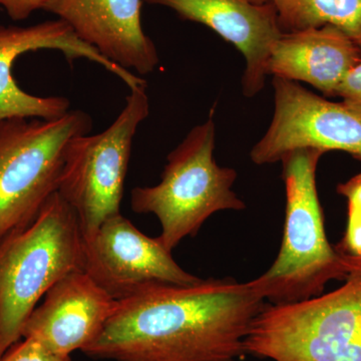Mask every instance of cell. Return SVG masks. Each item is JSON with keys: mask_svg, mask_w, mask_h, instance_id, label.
Instances as JSON below:
<instances>
[{"mask_svg": "<svg viewBox=\"0 0 361 361\" xmlns=\"http://www.w3.org/2000/svg\"><path fill=\"white\" fill-rule=\"evenodd\" d=\"M84 271L116 301L157 285L185 286L201 280L180 268L160 240L145 235L122 214L84 238Z\"/></svg>", "mask_w": 361, "mask_h": 361, "instance_id": "obj_9", "label": "cell"}, {"mask_svg": "<svg viewBox=\"0 0 361 361\" xmlns=\"http://www.w3.org/2000/svg\"><path fill=\"white\" fill-rule=\"evenodd\" d=\"M265 304L250 281L233 278L157 285L118 301L82 351L111 361H236Z\"/></svg>", "mask_w": 361, "mask_h": 361, "instance_id": "obj_1", "label": "cell"}, {"mask_svg": "<svg viewBox=\"0 0 361 361\" xmlns=\"http://www.w3.org/2000/svg\"><path fill=\"white\" fill-rule=\"evenodd\" d=\"M116 302L84 270L75 271L47 291L28 317L23 338L35 339L51 353L71 356L101 334Z\"/></svg>", "mask_w": 361, "mask_h": 361, "instance_id": "obj_13", "label": "cell"}, {"mask_svg": "<svg viewBox=\"0 0 361 361\" xmlns=\"http://www.w3.org/2000/svg\"><path fill=\"white\" fill-rule=\"evenodd\" d=\"M0 361H71V358L70 355L51 353L35 339L23 338Z\"/></svg>", "mask_w": 361, "mask_h": 361, "instance_id": "obj_16", "label": "cell"}, {"mask_svg": "<svg viewBox=\"0 0 361 361\" xmlns=\"http://www.w3.org/2000/svg\"><path fill=\"white\" fill-rule=\"evenodd\" d=\"M215 139L213 108L205 122L169 154L161 182L132 190L133 211L158 218L161 232L157 238L169 251L186 237L196 236L214 213L246 208L232 189L236 171L214 160Z\"/></svg>", "mask_w": 361, "mask_h": 361, "instance_id": "obj_5", "label": "cell"}, {"mask_svg": "<svg viewBox=\"0 0 361 361\" xmlns=\"http://www.w3.org/2000/svg\"><path fill=\"white\" fill-rule=\"evenodd\" d=\"M282 33L334 26L361 49V0H271Z\"/></svg>", "mask_w": 361, "mask_h": 361, "instance_id": "obj_15", "label": "cell"}, {"mask_svg": "<svg viewBox=\"0 0 361 361\" xmlns=\"http://www.w3.org/2000/svg\"><path fill=\"white\" fill-rule=\"evenodd\" d=\"M337 193L348 200L349 209L361 211V174L341 183L336 188Z\"/></svg>", "mask_w": 361, "mask_h": 361, "instance_id": "obj_19", "label": "cell"}, {"mask_svg": "<svg viewBox=\"0 0 361 361\" xmlns=\"http://www.w3.org/2000/svg\"><path fill=\"white\" fill-rule=\"evenodd\" d=\"M167 7L183 20L201 23L234 45L246 61L242 77L244 96L253 97L263 90L268 77L271 51L282 32L272 2L250 0H144Z\"/></svg>", "mask_w": 361, "mask_h": 361, "instance_id": "obj_11", "label": "cell"}, {"mask_svg": "<svg viewBox=\"0 0 361 361\" xmlns=\"http://www.w3.org/2000/svg\"><path fill=\"white\" fill-rule=\"evenodd\" d=\"M336 290L288 304L266 303L251 323L246 355L273 361H361V263Z\"/></svg>", "mask_w": 361, "mask_h": 361, "instance_id": "obj_4", "label": "cell"}, {"mask_svg": "<svg viewBox=\"0 0 361 361\" xmlns=\"http://www.w3.org/2000/svg\"><path fill=\"white\" fill-rule=\"evenodd\" d=\"M144 0H47L44 11L65 21L85 44L116 65L153 73L158 51L142 25Z\"/></svg>", "mask_w": 361, "mask_h": 361, "instance_id": "obj_12", "label": "cell"}, {"mask_svg": "<svg viewBox=\"0 0 361 361\" xmlns=\"http://www.w3.org/2000/svg\"><path fill=\"white\" fill-rule=\"evenodd\" d=\"M274 113L264 135L251 149L256 165L280 161L288 152L341 151L361 161V120L342 103L313 94L298 82L273 78Z\"/></svg>", "mask_w": 361, "mask_h": 361, "instance_id": "obj_8", "label": "cell"}, {"mask_svg": "<svg viewBox=\"0 0 361 361\" xmlns=\"http://www.w3.org/2000/svg\"><path fill=\"white\" fill-rule=\"evenodd\" d=\"M84 111L59 118H16L0 122V240L23 229L58 191L66 147L89 134Z\"/></svg>", "mask_w": 361, "mask_h": 361, "instance_id": "obj_6", "label": "cell"}, {"mask_svg": "<svg viewBox=\"0 0 361 361\" xmlns=\"http://www.w3.org/2000/svg\"><path fill=\"white\" fill-rule=\"evenodd\" d=\"M54 49L68 61L89 59L122 80L130 90L147 85L141 77L116 65L94 47L85 44L61 20L30 26L0 25V122L16 118H59L71 110L63 97H39L28 94L16 84L13 68L26 52Z\"/></svg>", "mask_w": 361, "mask_h": 361, "instance_id": "obj_10", "label": "cell"}, {"mask_svg": "<svg viewBox=\"0 0 361 361\" xmlns=\"http://www.w3.org/2000/svg\"><path fill=\"white\" fill-rule=\"evenodd\" d=\"M47 0H0V7L13 20H25L39 9H44Z\"/></svg>", "mask_w": 361, "mask_h": 361, "instance_id": "obj_18", "label": "cell"}, {"mask_svg": "<svg viewBox=\"0 0 361 361\" xmlns=\"http://www.w3.org/2000/svg\"><path fill=\"white\" fill-rule=\"evenodd\" d=\"M360 61V47L336 27L326 25L282 33L273 45L267 71L273 78L306 82L334 97Z\"/></svg>", "mask_w": 361, "mask_h": 361, "instance_id": "obj_14", "label": "cell"}, {"mask_svg": "<svg viewBox=\"0 0 361 361\" xmlns=\"http://www.w3.org/2000/svg\"><path fill=\"white\" fill-rule=\"evenodd\" d=\"M250 1L254 2V4H263L271 2V0H250Z\"/></svg>", "mask_w": 361, "mask_h": 361, "instance_id": "obj_20", "label": "cell"}, {"mask_svg": "<svg viewBox=\"0 0 361 361\" xmlns=\"http://www.w3.org/2000/svg\"><path fill=\"white\" fill-rule=\"evenodd\" d=\"M337 97H341V103L361 120V61L342 80Z\"/></svg>", "mask_w": 361, "mask_h": 361, "instance_id": "obj_17", "label": "cell"}, {"mask_svg": "<svg viewBox=\"0 0 361 361\" xmlns=\"http://www.w3.org/2000/svg\"><path fill=\"white\" fill-rule=\"evenodd\" d=\"M78 270H84V235L56 191L30 224L0 240V360L23 339L47 291Z\"/></svg>", "mask_w": 361, "mask_h": 361, "instance_id": "obj_3", "label": "cell"}, {"mask_svg": "<svg viewBox=\"0 0 361 361\" xmlns=\"http://www.w3.org/2000/svg\"><path fill=\"white\" fill-rule=\"evenodd\" d=\"M324 154L297 149L280 159L286 195L281 246L269 269L250 281L268 303L307 300L320 295L331 280L348 277V263L327 239L318 198L316 171Z\"/></svg>", "mask_w": 361, "mask_h": 361, "instance_id": "obj_2", "label": "cell"}, {"mask_svg": "<svg viewBox=\"0 0 361 361\" xmlns=\"http://www.w3.org/2000/svg\"><path fill=\"white\" fill-rule=\"evenodd\" d=\"M149 114L147 85L135 87L108 129L78 135L66 147L58 192L77 214L84 238L121 214L133 141Z\"/></svg>", "mask_w": 361, "mask_h": 361, "instance_id": "obj_7", "label": "cell"}]
</instances>
